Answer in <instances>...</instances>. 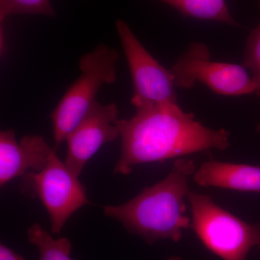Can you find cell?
<instances>
[{
    "label": "cell",
    "instance_id": "obj_14",
    "mask_svg": "<svg viewBox=\"0 0 260 260\" xmlns=\"http://www.w3.org/2000/svg\"><path fill=\"white\" fill-rule=\"evenodd\" d=\"M260 12V0H256ZM243 67L249 70L251 78L257 84L256 95L260 98V18L246 40Z\"/></svg>",
    "mask_w": 260,
    "mask_h": 260
},
{
    "label": "cell",
    "instance_id": "obj_17",
    "mask_svg": "<svg viewBox=\"0 0 260 260\" xmlns=\"http://www.w3.org/2000/svg\"><path fill=\"white\" fill-rule=\"evenodd\" d=\"M256 132L260 133V122L259 123V124H258L257 126H256Z\"/></svg>",
    "mask_w": 260,
    "mask_h": 260
},
{
    "label": "cell",
    "instance_id": "obj_9",
    "mask_svg": "<svg viewBox=\"0 0 260 260\" xmlns=\"http://www.w3.org/2000/svg\"><path fill=\"white\" fill-rule=\"evenodd\" d=\"M40 135L24 136L18 143L13 130L0 133V186L29 172L42 171L54 151Z\"/></svg>",
    "mask_w": 260,
    "mask_h": 260
},
{
    "label": "cell",
    "instance_id": "obj_4",
    "mask_svg": "<svg viewBox=\"0 0 260 260\" xmlns=\"http://www.w3.org/2000/svg\"><path fill=\"white\" fill-rule=\"evenodd\" d=\"M191 228L205 247L223 260H246L254 247L260 251V223L250 224L217 205L208 195L189 190Z\"/></svg>",
    "mask_w": 260,
    "mask_h": 260
},
{
    "label": "cell",
    "instance_id": "obj_12",
    "mask_svg": "<svg viewBox=\"0 0 260 260\" xmlns=\"http://www.w3.org/2000/svg\"><path fill=\"white\" fill-rule=\"evenodd\" d=\"M27 237L30 244L37 248L38 260H75L70 258L72 244L68 238L55 239L41 225L35 223L29 228Z\"/></svg>",
    "mask_w": 260,
    "mask_h": 260
},
{
    "label": "cell",
    "instance_id": "obj_13",
    "mask_svg": "<svg viewBox=\"0 0 260 260\" xmlns=\"http://www.w3.org/2000/svg\"><path fill=\"white\" fill-rule=\"evenodd\" d=\"M42 15L55 18L50 0H0V22L13 15Z\"/></svg>",
    "mask_w": 260,
    "mask_h": 260
},
{
    "label": "cell",
    "instance_id": "obj_1",
    "mask_svg": "<svg viewBox=\"0 0 260 260\" xmlns=\"http://www.w3.org/2000/svg\"><path fill=\"white\" fill-rule=\"evenodd\" d=\"M129 119H118L121 140V156L114 174L128 175L140 164L211 149L225 150L230 145L225 129H211L194 119L177 104H143L136 106Z\"/></svg>",
    "mask_w": 260,
    "mask_h": 260
},
{
    "label": "cell",
    "instance_id": "obj_10",
    "mask_svg": "<svg viewBox=\"0 0 260 260\" xmlns=\"http://www.w3.org/2000/svg\"><path fill=\"white\" fill-rule=\"evenodd\" d=\"M196 184L239 191L260 193V167L210 160L193 174Z\"/></svg>",
    "mask_w": 260,
    "mask_h": 260
},
{
    "label": "cell",
    "instance_id": "obj_8",
    "mask_svg": "<svg viewBox=\"0 0 260 260\" xmlns=\"http://www.w3.org/2000/svg\"><path fill=\"white\" fill-rule=\"evenodd\" d=\"M118 116L115 104L102 105L96 101L68 135L64 164L76 177H79L85 164L103 145L120 137L116 125Z\"/></svg>",
    "mask_w": 260,
    "mask_h": 260
},
{
    "label": "cell",
    "instance_id": "obj_5",
    "mask_svg": "<svg viewBox=\"0 0 260 260\" xmlns=\"http://www.w3.org/2000/svg\"><path fill=\"white\" fill-rule=\"evenodd\" d=\"M19 187L21 194L42 202L49 214L53 234H59L73 214L90 203L85 188L59 160L56 150L42 171L23 175Z\"/></svg>",
    "mask_w": 260,
    "mask_h": 260
},
{
    "label": "cell",
    "instance_id": "obj_2",
    "mask_svg": "<svg viewBox=\"0 0 260 260\" xmlns=\"http://www.w3.org/2000/svg\"><path fill=\"white\" fill-rule=\"evenodd\" d=\"M195 171L192 160L178 159L165 179L144 188L124 204L104 207V215L115 219L149 245L162 239L179 242L183 230L191 228L185 199L189 191L188 179Z\"/></svg>",
    "mask_w": 260,
    "mask_h": 260
},
{
    "label": "cell",
    "instance_id": "obj_7",
    "mask_svg": "<svg viewBox=\"0 0 260 260\" xmlns=\"http://www.w3.org/2000/svg\"><path fill=\"white\" fill-rule=\"evenodd\" d=\"M116 28L133 80L132 104L136 107L143 104H177L170 70L154 59L126 22L118 19Z\"/></svg>",
    "mask_w": 260,
    "mask_h": 260
},
{
    "label": "cell",
    "instance_id": "obj_11",
    "mask_svg": "<svg viewBox=\"0 0 260 260\" xmlns=\"http://www.w3.org/2000/svg\"><path fill=\"white\" fill-rule=\"evenodd\" d=\"M172 7L184 16L213 20L240 26L234 20L225 0H159Z\"/></svg>",
    "mask_w": 260,
    "mask_h": 260
},
{
    "label": "cell",
    "instance_id": "obj_6",
    "mask_svg": "<svg viewBox=\"0 0 260 260\" xmlns=\"http://www.w3.org/2000/svg\"><path fill=\"white\" fill-rule=\"evenodd\" d=\"M169 70L179 88H191L200 82L220 95L256 94L258 90L244 67L210 61L209 49L201 43L191 44Z\"/></svg>",
    "mask_w": 260,
    "mask_h": 260
},
{
    "label": "cell",
    "instance_id": "obj_3",
    "mask_svg": "<svg viewBox=\"0 0 260 260\" xmlns=\"http://www.w3.org/2000/svg\"><path fill=\"white\" fill-rule=\"evenodd\" d=\"M119 55L115 49L104 44L82 56L79 60L81 75L58 103L50 117L55 142L54 150L88 112L103 85H112L117 80L116 65Z\"/></svg>",
    "mask_w": 260,
    "mask_h": 260
},
{
    "label": "cell",
    "instance_id": "obj_15",
    "mask_svg": "<svg viewBox=\"0 0 260 260\" xmlns=\"http://www.w3.org/2000/svg\"><path fill=\"white\" fill-rule=\"evenodd\" d=\"M0 260H25L23 256L15 252L13 249L0 244Z\"/></svg>",
    "mask_w": 260,
    "mask_h": 260
},
{
    "label": "cell",
    "instance_id": "obj_16",
    "mask_svg": "<svg viewBox=\"0 0 260 260\" xmlns=\"http://www.w3.org/2000/svg\"><path fill=\"white\" fill-rule=\"evenodd\" d=\"M166 260H183L182 258L180 257V256H169V258H167Z\"/></svg>",
    "mask_w": 260,
    "mask_h": 260
}]
</instances>
